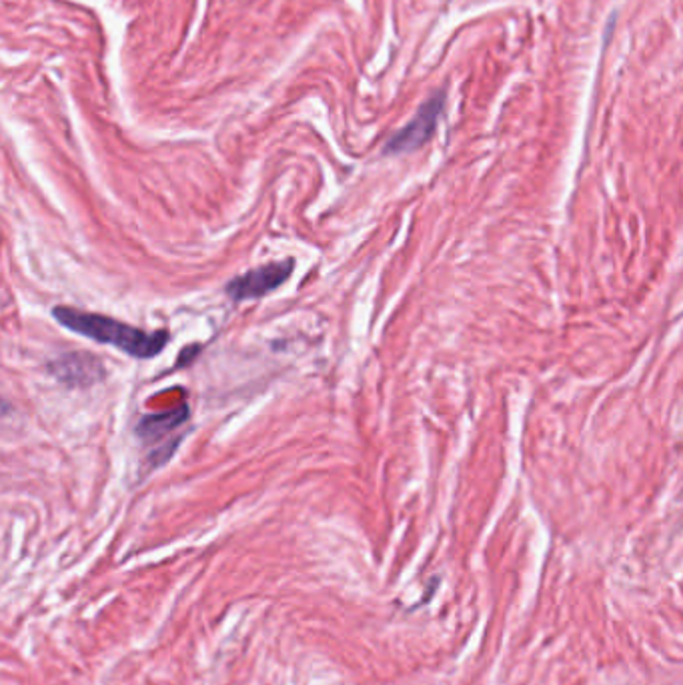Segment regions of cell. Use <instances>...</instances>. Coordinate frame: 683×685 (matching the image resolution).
<instances>
[{
  "label": "cell",
  "mask_w": 683,
  "mask_h": 685,
  "mask_svg": "<svg viewBox=\"0 0 683 685\" xmlns=\"http://www.w3.org/2000/svg\"><path fill=\"white\" fill-rule=\"evenodd\" d=\"M53 317L72 333L93 339L96 343L111 345L135 359H152L169 343L167 331H143L139 327L127 326L106 315L79 311L72 307H55Z\"/></svg>",
  "instance_id": "obj_1"
},
{
  "label": "cell",
  "mask_w": 683,
  "mask_h": 685,
  "mask_svg": "<svg viewBox=\"0 0 683 685\" xmlns=\"http://www.w3.org/2000/svg\"><path fill=\"white\" fill-rule=\"evenodd\" d=\"M445 106V94L435 93L429 101H425L418 115L413 116L406 127L399 133H395L391 139L385 145V155H406V152L418 151L423 147L435 133L440 123L441 113Z\"/></svg>",
  "instance_id": "obj_2"
},
{
  "label": "cell",
  "mask_w": 683,
  "mask_h": 685,
  "mask_svg": "<svg viewBox=\"0 0 683 685\" xmlns=\"http://www.w3.org/2000/svg\"><path fill=\"white\" fill-rule=\"evenodd\" d=\"M295 271V261L285 259L278 263H266L263 267L253 269L239 275L227 285V293L232 301H251L265 297L266 293L277 290L283 283L289 281Z\"/></svg>",
  "instance_id": "obj_3"
},
{
  "label": "cell",
  "mask_w": 683,
  "mask_h": 685,
  "mask_svg": "<svg viewBox=\"0 0 683 685\" xmlns=\"http://www.w3.org/2000/svg\"><path fill=\"white\" fill-rule=\"evenodd\" d=\"M50 372L62 384L84 387L103 377L101 361L94 359L89 353H69L50 363Z\"/></svg>",
  "instance_id": "obj_4"
},
{
  "label": "cell",
  "mask_w": 683,
  "mask_h": 685,
  "mask_svg": "<svg viewBox=\"0 0 683 685\" xmlns=\"http://www.w3.org/2000/svg\"><path fill=\"white\" fill-rule=\"evenodd\" d=\"M189 418V409L186 406L177 407L173 411H167V413H155V415H147L139 421L137 425V435H139L143 442L155 443L167 437L169 433H173L177 427H181Z\"/></svg>",
  "instance_id": "obj_5"
}]
</instances>
